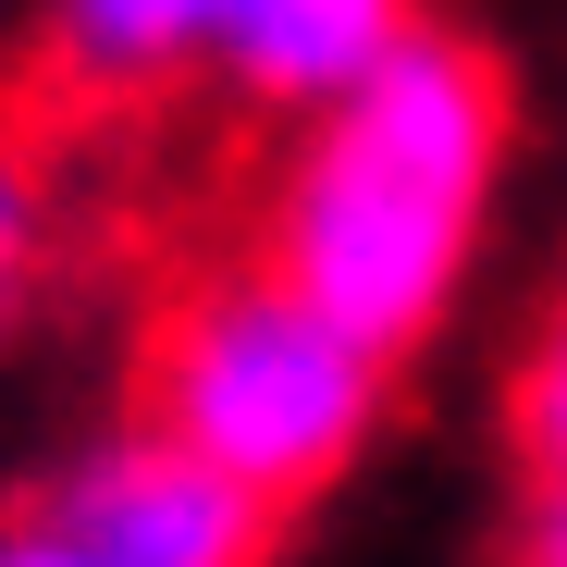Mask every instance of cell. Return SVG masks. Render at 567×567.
I'll return each instance as SVG.
<instances>
[{
  "label": "cell",
  "instance_id": "obj_1",
  "mask_svg": "<svg viewBox=\"0 0 567 567\" xmlns=\"http://www.w3.org/2000/svg\"><path fill=\"white\" fill-rule=\"evenodd\" d=\"M506 136H518L506 62L456 25H408L346 100H321V136L284 161L247 259L395 370L468 271Z\"/></svg>",
  "mask_w": 567,
  "mask_h": 567
},
{
  "label": "cell",
  "instance_id": "obj_2",
  "mask_svg": "<svg viewBox=\"0 0 567 567\" xmlns=\"http://www.w3.org/2000/svg\"><path fill=\"white\" fill-rule=\"evenodd\" d=\"M383 408V358L346 346L259 259H185L136 297V432L235 468L247 494L309 506Z\"/></svg>",
  "mask_w": 567,
  "mask_h": 567
},
{
  "label": "cell",
  "instance_id": "obj_3",
  "mask_svg": "<svg viewBox=\"0 0 567 567\" xmlns=\"http://www.w3.org/2000/svg\"><path fill=\"white\" fill-rule=\"evenodd\" d=\"M284 518L297 506L247 494L235 468L185 456L161 432H124L112 456H86L74 482L38 506V530H62L86 567H271Z\"/></svg>",
  "mask_w": 567,
  "mask_h": 567
},
{
  "label": "cell",
  "instance_id": "obj_4",
  "mask_svg": "<svg viewBox=\"0 0 567 567\" xmlns=\"http://www.w3.org/2000/svg\"><path fill=\"white\" fill-rule=\"evenodd\" d=\"M420 25V0H210V74L247 112H321Z\"/></svg>",
  "mask_w": 567,
  "mask_h": 567
},
{
  "label": "cell",
  "instance_id": "obj_5",
  "mask_svg": "<svg viewBox=\"0 0 567 567\" xmlns=\"http://www.w3.org/2000/svg\"><path fill=\"white\" fill-rule=\"evenodd\" d=\"M506 444L530 482H567V297L543 309V333L518 346V383H506Z\"/></svg>",
  "mask_w": 567,
  "mask_h": 567
},
{
  "label": "cell",
  "instance_id": "obj_6",
  "mask_svg": "<svg viewBox=\"0 0 567 567\" xmlns=\"http://www.w3.org/2000/svg\"><path fill=\"white\" fill-rule=\"evenodd\" d=\"M25 247H38V173L0 161V297L25 284Z\"/></svg>",
  "mask_w": 567,
  "mask_h": 567
},
{
  "label": "cell",
  "instance_id": "obj_7",
  "mask_svg": "<svg viewBox=\"0 0 567 567\" xmlns=\"http://www.w3.org/2000/svg\"><path fill=\"white\" fill-rule=\"evenodd\" d=\"M518 567H567V482L530 494V530H518Z\"/></svg>",
  "mask_w": 567,
  "mask_h": 567
},
{
  "label": "cell",
  "instance_id": "obj_8",
  "mask_svg": "<svg viewBox=\"0 0 567 567\" xmlns=\"http://www.w3.org/2000/svg\"><path fill=\"white\" fill-rule=\"evenodd\" d=\"M0 567H86V555H74V543H62V530H38V518H25V530H13V543H0Z\"/></svg>",
  "mask_w": 567,
  "mask_h": 567
}]
</instances>
